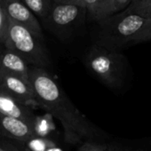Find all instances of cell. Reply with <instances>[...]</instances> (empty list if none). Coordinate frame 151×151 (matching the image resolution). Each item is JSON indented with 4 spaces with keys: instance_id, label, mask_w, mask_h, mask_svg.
<instances>
[{
    "instance_id": "obj_1",
    "label": "cell",
    "mask_w": 151,
    "mask_h": 151,
    "mask_svg": "<svg viewBox=\"0 0 151 151\" xmlns=\"http://www.w3.org/2000/svg\"><path fill=\"white\" fill-rule=\"evenodd\" d=\"M29 78L37 105L60 122L68 144L84 143L97 137V131L92 123L72 103L45 68L29 67Z\"/></svg>"
},
{
    "instance_id": "obj_2",
    "label": "cell",
    "mask_w": 151,
    "mask_h": 151,
    "mask_svg": "<svg viewBox=\"0 0 151 151\" xmlns=\"http://www.w3.org/2000/svg\"><path fill=\"white\" fill-rule=\"evenodd\" d=\"M149 18H146L128 9L111 15L100 22L95 44L111 50L133 44L135 37L145 27Z\"/></svg>"
},
{
    "instance_id": "obj_3",
    "label": "cell",
    "mask_w": 151,
    "mask_h": 151,
    "mask_svg": "<svg viewBox=\"0 0 151 151\" xmlns=\"http://www.w3.org/2000/svg\"><path fill=\"white\" fill-rule=\"evenodd\" d=\"M86 68L110 88L118 87L123 79L124 57L117 50H111L93 44L85 57Z\"/></svg>"
},
{
    "instance_id": "obj_4",
    "label": "cell",
    "mask_w": 151,
    "mask_h": 151,
    "mask_svg": "<svg viewBox=\"0 0 151 151\" xmlns=\"http://www.w3.org/2000/svg\"><path fill=\"white\" fill-rule=\"evenodd\" d=\"M5 47L16 52L32 67L46 68L51 65V60L44 41L25 27L11 20Z\"/></svg>"
},
{
    "instance_id": "obj_5",
    "label": "cell",
    "mask_w": 151,
    "mask_h": 151,
    "mask_svg": "<svg viewBox=\"0 0 151 151\" xmlns=\"http://www.w3.org/2000/svg\"><path fill=\"white\" fill-rule=\"evenodd\" d=\"M86 18L87 10L84 6L53 3L42 22L47 30L59 39L65 41L85 24Z\"/></svg>"
},
{
    "instance_id": "obj_6",
    "label": "cell",
    "mask_w": 151,
    "mask_h": 151,
    "mask_svg": "<svg viewBox=\"0 0 151 151\" xmlns=\"http://www.w3.org/2000/svg\"><path fill=\"white\" fill-rule=\"evenodd\" d=\"M0 90L25 106H38L30 82L17 76L0 73Z\"/></svg>"
},
{
    "instance_id": "obj_7",
    "label": "cell",
    "mask_w": 151,
    "mask_h": 151,
    "mask_svg": "<svg viewBox=\"0 0 151 151\" xmlns=\"http://www.w3.org/2000/svg\"><path fill=\"white\" fill-rule=\"evenodd\" d=\"M8 18L25 27L37 37L44 41L42 27L37 16L21 1V0H1Z\"/></svg>"
},
{
    "instance_id": "obj_8",
    "label": "cell",
    "mask_w": 151,
    "mask_h": 151,
    "mask_svg": "<svg viewBox=\"0 0 151 151\" xmlns=\"http://www.w3.org/2000/svg\"><path fill=\"white\" fill-rule=\"evenodd\" d=\"M36 136L35 124L0 113V137L25 142Z\"/></svg>"
},
{
    "instance_id": "obj_9",
    "label": "cell",
    "mask_w": 151,
    "mask_h": 151,
    "mask_svg": "<svg viewBox=\"0 0 151 151\" xmlns=\"http://www.w3.org/2000/svg\"><path fill=\"white\" fill-rule=\"evenodd\" d=\"M29 64L14 51L6 48L1 53L0 73L17 76L27 81H29Z\"/></svg>"
},
{
    "instance_id": "obj_10",
    "label": "cell",
    "mask_w": 151,
    "mask_h": 151,
    "mask_svg": "<svg viewBox=\"0 0 151 151\" xmlns=\"http://www.w3.org/2000/svg\"><path fill=\"white\" fill-rule=\"evenodd\" d=\"M0 113L35 124L37 116L25 106L0 90Z\"/></svg>"
},
{
    "instance_id": "obj_11",
    "label": "cell",
    "mask_w": 151,
    "mask_h": 151,
    "mask_svg": "<svg viewBox=\"0 0 151 151\" xmlns=\"http://www.w3.org/2000/svg\"><path fill=\"white\" fill-rule=\"evenodd\" d=\"M81 2L87 10V17L97 23L111 16L109 0H81Z\"/></svg>"
},
{
    "instance_id": "obj_12",
    "label": "cell",
    "mask_w": 151,
    "mask_h": 151,
    "mask_svg": "<svg viewBox=\"0 0 151 151\" xmlns=\"http://www.w3.org/2000/svg\"><path fill=\"white\" fill-rule=\"evenodd\" d=\"M21 1L39 19L44 20L51 7L52 6V0H21Z\"/></svg>"
},
{
    "instance_id": "obj_13",
    "label": "cell",
    "mask_w": 151,
    "mask_h": 151,
    "mask_svg": "<svg viewBox=\"0 0 151 151\" xmlns=\"http://www.w3.org/2000/svg\"><path fill=\"white\" fill-rule=\"evenodd\" d=\"M55 130V125L52 121V116L47 113L44 116L36 118L35 121V131L38 137L47 138V136Z\"/></svg>"
},
{
    "instance_id": "obj_14",
    "label": "cell",
    "mask_w": 151,
    "mask_h": 151,
    "mask_svg": "<svg viewBox=\"0 0 151 151\" xmlns=\"http://www.w3.org/2000/svg\"><path fill=\"white\" fill-rule=\"evenodd\" d=\"M25 146V148L28 151H46L48 148L57 146L56 143L48 139L43 137H33L25 142H22Z\"/></svg>"
},
{
    "instance_id": "obj_15",
    "label": "cell",
    "mask_w": 151,
    "mask_h": 151,
    "mask_svg": "<svg viewBox=\"0 0 151 151\" xmlns=\"http://www.w3.org/2000/svg\"><path fill=\"white\" fill-rule=\"evenodd\" d=\"M127 9L146 18H151V0H132Z\"/></svg>"
},
{
    "instance_id": "obj_16",
    "label": "cell",
    "mask_w": 151,
    "mask_h": 151,
    "mask_svg": "<svg viewBox=\"0 0 151 151\" xmlns=\"http://www.w3.org/2000/svg\"><path fill=\"white\" fill-rule=\"evenodd\" d=\"M10 19L8 18L4 6L0 0V43L5 45L7 37V32L9 29Z\"/></svg>"
},
{
    "instance_id": "obj_17",
    "label": "cell",
    "mask_w": 151,
    "mask_h": 151,
    "mask_svg": "<svg viewBox=\"0 0 151 151\" xmlns=\"http://www.w3.org/2000/svg\"><path fill=\"white\" fill-rule=\"evenodd\" d=\"M132 0H109V10L111 15L116 14L126 10Z\"/></svg>"
},
{
    "instance_id": "obj_18",
    "label": "cell",
    "mask_w": 151,
    "mask_h": 151,
    "mask_svg": "<svg viewBox=\"0 0 151 151\" xmlns=\"http://www.w3.org/2000/svg\"><path fill=\"white\" fill-rule=\"evenodd\" d=\"M112 147L108 145H102L93 141H85L78 151H112Z\"/></svg>"
},
{
    "instance_id": "obj_19",
    "label": "cell",
    "mask_w": 151,
    "mask_h": 151,
    "mask_svg": "<svg viewBox=\"0 0 151 151\" xmlns=\"http://www.w3.org/2000/svg\"><path fill=\"white\" fill-rule=\"evenodd\" d=\"M151 41V18L148 19L145 27L139 33V35L135 37L133 44H139L142 42Z\"/></svg>"
},
{
    "instance_id": "obj_20",
    "label": "cell",
    "mask_w": 151,
    "mask_h": 151,
    "mask_svg": "<svg viewBox=\"0 0 151 151\" xmlns=\"http://www.w3.org/2000/svg\"><path fill=\"white\" fill-rule=\"evenodd\" d=\"M0 151H28L25 147L11 143L8 140L0 139Z\"/></svg>"
},
{
    "instance_id": "obj_21",
    "label": "cell",
    "mask_w": 151,
    "mask_h": 151,
    "mask_svg": "<svg viewBox=\"0 0 151 151\" xmlns=\"http://www.w3.org/2000/svg\"><path fill=\"white\" fill-rule=\"evenodd\" d=\"M52 2L56 4H76L83 6L81 0H52Z\"/></svg>"
},
{
    "instance_id": "obj_22",
    "label": "cell",
    "mask_w": 151,
    "mask_h": 151,
    "mask_svg": "<svg viewBox=\"0 0 151 151\" xmlns=\"http://www.w3.org/2000/svg\"><path fill=\"white\" fill-rule=\"evenodd\" d=\"M46 151H64V150H63L62 148L57 147V146H54V147H52L48 148Z\"/></svg>"
},
{
    "instance_id": "obj_23",
    "label": "cell",
    "mask_w": 151,
    "mask_h": 151,
    "mask_svg": "<svg viewBox=\"0 0 151 151\" xmlns=\"http://www.w3.org/2000/svg\"><path fill=\"white\" fill-rule=\"evenodd\" d=\"M112 151H122V150H116V149L113 148V149H112Z\"/></svg>"
},
{
    "instance_id": "obj_24",
    "label": "cell",
    "mask_w": 151,
    "mask_h": 151,
    "mask_svg": "<svg viewBox=\"0 0 151 151\" xmlns=\"http://www.w3.org/2000/svg\"><path fill=\"white\" fill-rule=\"evenodd\" d=\"M0 62H1V54H0Z\"/></svg>"
}]
</instances>
